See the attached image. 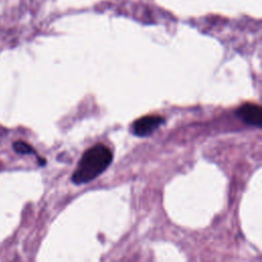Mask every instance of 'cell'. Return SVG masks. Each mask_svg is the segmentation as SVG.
<instances>
[{
	"mask_svg": "<svg viewBox=\"0 0 262 262\" xmlns=\"http://www.w3.org/2000/svg\"><path fill=\"white\" fill-rule=\"evenodd\" d=\"M13 148L18 154H31L34 151L31 145L24 141H16L13 143Z\"/></svg>",
	"mask_w": 262,
	"mask_h": 262,
	"instance_id": "cell-4",
	"label": "cell"
},
{
	"mask_svg": "<svg viewBox=\"0 0 262 262\" xmlns=\"http://www.w3.org/2000/svg\"><path fill=\"white\" fill-rule=\"evenodd\" d=\"M113 160L112 150L104 144H95L88 148L74 171L72 181L76 184L87 183L100 175Z\"/></svg>",
	"mask_w": 262,
	"mask_h": 262,
	"instance_id": "cell-1",
	"label": "cell"
},
{
	"mask_svg": "<svg viewBox=\"0 0 262 262\" xmlns=\"http://www.w3.org/2000/svg\"><path fill=\"white\" fill-rule=\"evenodd\" d=\"M236 116L246 124L261 127L262 111L258 104L244 103L236 110Z\"/></svg>",
	"mask_w": 262,
	"mask_h": 262,
	"instance_id": "cell-3",
	"label": "cell"
},
{
	"mask_svg": "<svg viewBox=\"0 0 262 262\" xmlns=\"http://www.w3.org/2000/svg\"><path fill=\"white\" fill-rule=\"evenodd\" d=\"M164 123V118L161 116H144L133 123L132 132L136 136L144 137L151 134Z\"/></svg>",
	"mask_w": 262,
	"mask_h": 262,
	"instance_id": "cell-2",
	"label": "cell"
}]
</instances>
